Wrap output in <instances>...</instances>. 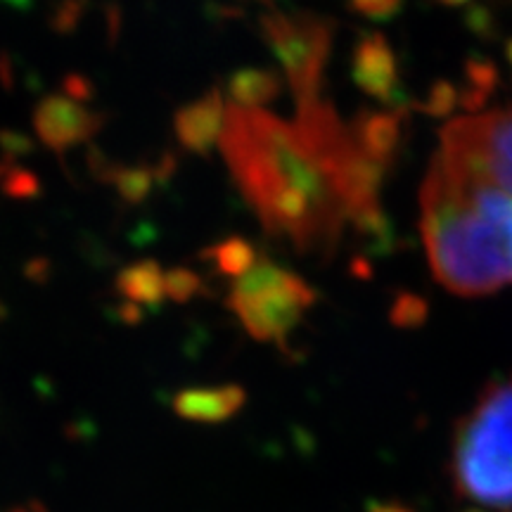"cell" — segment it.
I'll return each mask as SVG.
<instances>
[{
    "instance_id": "cell-2",
    "label": "cell",
    "mask_w": 512,
    "mask_h": 512,
    "mask_svg": "<svg viewBox=\"0 0 512 512\" xmlns=\"http://www.w3.org/2000/svg\"><path fill=\"white\" fill-rule=\"evenodd\" d=\"M420 228L446 290L479 297L512 285V192L441 150L420 188Z\"/></svg>"
},
{
    "instance_id": "cell-13",
    "label": "cell",
    "mask_w": 512,
    "mask_h": 512,
    "mask_svg": "<svg viewBox=\"0 0 512 512\" xmlns=\"http://www.w3.org/2000/svg\"><path fill=\"white\" fill-rule=\"evenodd\" d=\"M230 105L242 110H261L280 95V79L268 69L247 67L230 76L228 81Z\"/></svg>"
},
{
    "instance_id": "cell-3",
    "label": "cell",
    "mask_w": 512,
    "mask_h": 512,
    "mask_svg": "<svg viewBox=\"0 0 512 512\" xmlns=\"http://www.w3.org/2000/svg\"><path fill=\"white\" fill-rule=\"evenodd\" d=\"M456 494L484 508H512V375L489 382L453 437Z\"/></svg>"
},
{
    "instance_id": "cell-8",
    "label": "cell",
    "mask_w": 512,
    "mask_h": 512,
    "mask_svg": "<svg viewBox=\"0 0 512 512\" xmlns=\"http://www.w3.org/2000/svg\"><path fill=\"white\" fill-rule=\"evenodd\" d=\"M351 76L370 98L399 105V62L382 34H366L356 43L351 57Z\"/></svg>"
},
{
    "instance_id": "cell-9",
    "label": "cell",
    "mask_w": 512,
    "mask_h": 512,
    "mask_svg": "<svg viewBox=\"0 0 512 512\" xmlns=\"http://www.w3.org/2000/svg\"><path fill=\"white\" fill-rule=\"evenodd\" d=\"M223 121H226V105L223 95L214 88L176 112L174 131L178 143L195 155H207L211 147L219 145Z\"/></svg>"
},
{
    "instance_id": "cell-16",
    "label": "cell",
    "mask_w": 512,
    "mask_h": 512,
    "mask_svg": "<svg viewBox=\"0 0 512 512\" xmlns=\"http://www.w3.org/2000/svg\"><path fill=\"white\" fill-rule=\"evenodd\" d=\"M157 171L155 169H119L114 171L112 181L117 185V192L128 204L143 202L147 195L152 192V185H155Z\"/></svg>"
},
{
    "instance_id": "cell-6",
    "label": "cell",
    "mask_w": 512,
    "mask_h": 512,
    "mask_svg": "<svg viewBox=\"0 0 512 512\" xmlns=\"http://www.w3.org/2000/svg\"><path fill=\"white\" fill-rule=\"evenodd\" d=\"M439 150L512 192V110L453 119L441 131Z\"/></svg>"
},
{
    "instance_id": "cell-7",
    "label": "cell",
    "mask_w": 512,
    "mask_h": 512,
    "mask_svg": "<svg viewBox=\"0 0 512 512\" xmlns=\"http://www.w3.org/2000/svg\"><path fill=\"white\" fill-rule=\"evenodd\" d=\"M34 126L43 143L64 152L91 138L100 128V117L69 95H48L38 102Z\"/></svg>"
},
{
    "instance_id": "cell-23",
    "label": "cell",
    "mask_w": 512,
    "mask_h": 512,
    "mask_svg": "<svg viewBox=\"0 0 512 512\" xmlns=\"http://www.w3.org/2000/svg\"><path fill=\"white\" fill-rule=\"evenodd\" d=\"M441 3H444V5H463V3H467V0H441Z\"/></svg>"
},
{
    "instance_id": "cell-4",
    "label": "cell",
    "mask_w": 512,
    "mask_h": 512,
    "mask_svg": "<svg viewBox=\"0 0 512 512\" xmlns=\"http://www.w3.org/2000/svg\"><path fill=\"white\" fill-rule=\"evenodd\" d=\"M318 302V294L299 275L256 259L228 294V306L256 342L285 344Z\"/></svg>"
},
{
    "instance_id": "cell-21",
    "label": "cell",
    "mask_w": 512,
    "mask_h": 512,
    "mask_svg": "<svg viewBox=\"0 0 512 512\" xmlns=\"http://www.w3.org/2000/svg\"><path fill=\"white\" fill-rule=\"evenodd\" d=\"M368 512H415V510L408 508V505H403V503L384 501V503H373V505H370Z\"/></svg>"
},
{
    "instance_id": "cell-12",
    "label": "cell",
    "mask_w": 512,
    "mask_h": 512,
    "mask_svg": "<svg viewBox=\"0 0 512 512\" xmlns=\"http://www.w3.org/2000/svg\"><path fill=\"white\" fill-rule=\"evenodd\" d=\"M117 290L128 306H159L166 299V271L155 261H140L117 275Z\"/></svg>"
},
{
    "instance_id": "cell-11",
    "label": "cell",
    "mask_w": 512,
    "mask_h": 512,
    "mask_svg": "<svg viewBox=\"0 0 512 512\" xmlns=\"http://www.w3.org/2000/svg\"><path fill=\"white\" fill-rule=\"evenodd\" d=\"M401 110L394 112H363L354 119L351 133L363 155L380 164L382 169H389L394 162L401 143Z\"/></svg>"
},
{
    "instance_id": "cell-17",
    "label": "cell",
    "mask_w": 512,
    "mask_h": 512,
    "mask_svg": "<svg viewBox=\"0 0 512 512\" xmlns=\"http://www.w3.org/2000/svg\"><path fill=\"white\" fill-rule=\"evenodd\" d=\"M389 318H392V323L399 325V328H418V325L427 320V302L420 299L418 294L403 292L394 302Z\"/></svg>"
},
{
    "instance_id": "cell-5",
    "label": "cell",
    "mask_w": 512,
    "mask_h": 512,
    "mask_svg": "<svg viewBox=\"0 0 512 512\" xmlns=\"http://www.w3.org/2000/svg\"><path fill=\"white\" fill-rule=\"evenodd\" d=\"M268 46L283 64L297 105L320 100L323 74L330 60L332 22L316 15H266L261 19Z\"/></svg>"
},
{
    "instance_id": "cell-10",
    "label": "cell",
    "mask_w": 512,
    "mask_h": 512,
    "mask_svg": "<svg viewBox=\"0 0 512 512\" xmlns=\"http://www.w3.org/2000/svg\"><path fill=\"white\" fill-rule=\"evenodd\" d=\"M247 392L240 384H219V387H192L174 396V413L190 422H226L245 406Z\"/></svg>"
},
{
    "instance_id": "cell-22",
    "label": "cell",
    "mask_w": 512,
    "mask_h": 512,
    "mask_svg": "<svg viewBox=\"0 0 512 512\" xmlns=\"http://www.w3.org/2000/svg\"><path fill=\"white\" fill-rule=\"evenodd\" d=\"M505 57H508V62L512 67V41H508V46H505Z\"/></svg>"
},
{
    "instance_id": "cell-14",
    "label": "cell",
    "mask_w": 512,
    "mask_h": 512,
    "mask_svg": "<svg viewBox=\"0 0 512 512\" xmlns=\"http://www.w3.org/2000/svg\"><path fill=\"white\" fill-rule=\"evenodd\" d=\"M209 256L211 261H214L216 271L228 275V278L233 280H238L240 275H245L249 268L256 264V259H259L254 252V247L242 238H228L219 242V245L209 249Z\"/></svg>"
},
{
    "instance_id": "cell-1",
    "label": "cell",
    "mask_w": 512,
    "mask_h": 512,
    "mask_svg": "<svg viewBox=\"0 0 512 512\" xmlns=\"http://www.w3.org/2000/svg\"><path fill=\"white\" fill-rule=\"evenodd\" d=\"M219 147L261 226L299 252L330 254L344 223L380 211L384 171L363 155L330 102L297 105V119L226 107Z\"/></svg>"
},
{
    "instance_id": "cell-20",
    "label": "cell",
    "mask_w": 512,
    "mask_h": 512,
    "mask_svg": "<svg viewBox=\"0 0 512 512\" xmlns=\"http://www.w3.org/2000/svg\"><path fill=\"white\" fill-rule=\"evenodd\" d=\"M403 0H351V8L368 19H392Z\"/></svg>"
},
{
    "instance_id": "cell-19",
    "label": "cell",
    "mask_w": 512,
    "mask_h": 512,
    "mask_svg": "<svg viewBox=\"0 0 512 512\" xmlns=\"http://www.w3.org/2000/svg\"><path fill=\"white\" fill-rule=\"evenodd\" d=\"M460 105V95L451 81H437L432 86L427 100L422 102V110L427 114H434V117H444V114H451Z\"/></svg>"
},
{
    "instance_id": "cell-18",
    "label": "cell",
    "mask_w": 512,
    "mask_h": 512,
    "mask_svg": "<svg viewBox=\"0 0 512 512\" xmlns=\"http://www.w3.org/2000/svg\"><path fill=\"white\" fill-rule=\"evenodd\" d=\"M200 290L202 278L195 271H190V268H171V271H166V299L185 304Z\"/></svg>"
},
{
    "instance_id": "cell-15",
    "label": "cell",
    "mask_w": 512,
    "mask_h": 512,
    "mask_svg": "<svg viewBox=\"0 0 512 512\" xmlns=\"http://www.w3.org/2000/svg\"><path fill=\"white\" fill-rule=\"evenodd\" d=\"M467 74V91L460 95V105L465 107L467 112H475L482 102L494 93L498 74L494 62L489 60H470L465 67Z\"/></svg>"
}]
</instances>
